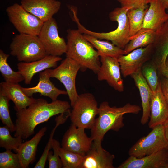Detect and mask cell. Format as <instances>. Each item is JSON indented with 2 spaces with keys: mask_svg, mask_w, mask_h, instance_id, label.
Returning a JSON list of instances; mask_svg holds the SVG:
<instances>
[{
  "mask_svg": "<svg viewBox=\"0 0 168 168\" xmlns=\"http://www.w3.org/2000/svg\"><path fill=\"white\" fill-rule=\"evenodd\" d=\"M70 104L57 100L48 103L43 98L35 99L26 108L16 110L14 136L26 139L35 133L37 125L48 121L54 116L70 111Z\"/></svg>",
  "mask_w": 168,
  "mask_h": 168,
  "instance_id": "1",
  "label": "cell"
},
{
  "mask_svg": "<svg viewBox=\"0 0 168 168\" xmlns=\"http://www.w3.org/2000/svg\"><path fill=\"white\" fill-rule=\"evenodd\" d=\"M138 105L128 103L122 107H111L107 101L102 102L99 106L98 116L91 129L93 141H102L110 130L119 131L124 125L123 115L126 114H138L141 110Z\"/></svg>",
  "mask_w": 168,
  "mask_h": 168,
  "instance_id": "2",
  "label": "cell"
},
{
  "mask_svg": "<svg viewBox=\"0 0 168 168\" xmlns=\"http://www.w3.org/2000/svg\"><path fill=\"white\" fill-rule=\"evenodd\" d=\"M67 32L66 57L77 62L82 72L88 69L97 74L101 65L97 51L77 29H69Z\"/></svg>",
  "mask_w": 168,
  "mask_h": 168,
  "instance_id": "3",
  "label": "cell"
},
{
  "mask_svg": "<svg viewBox=\"0 0 168 168\" xmlns=\"http://www.w3.org/2000/svg\"><path fill=\"white\" fill-rule=\"evenodd\" d=\"M132 7H123L116 8L109 14L110 19L118 22L117 28L115 30L108 32H97L90 31L85 28L80 23L77 16L72 20L77 24V30L82 33L93 36L100 40L111 41L115 45L124 49L130 40V26L127 13Z\"/></svg>",
  "mask_w": 168,
  "mask_h": 168,
  "instance_id": "4",
  "label": "cell"
},
{
  "mask_svg": "<svg viewBox=\"0 0 168 168\" xmlns=\"http://www.w3.org/2000/svg\"><path fill=\"white\" fill-rule=\"evenodd\" d=\"M10 54L21 62H30L48 55L38 36L19 33L12 39Z\"/></svg>",
  "mask_w": 168,
  "mask_h": 168,
  "instance_id": "5",
  "label": "cell"
},
{
  "mask_svg": "<svg viewBox=\"0 0 168 168\" xmlns=\"http://www.w3.org/2000/svg\"><path fill=\"white\" fill-rule=\"evenodd\" d=\"M72 107L69 116L71 123L78 128L91 129L98 115L99 109L94 95L90 93L79 95Z\"/></svg>",
  "mask_w": 168,
  "mask_h": 168,
  "instance_id": "6",
  "label": "cell"
},
{
  "mask_svg": "<svg viewBox=\"0 0 168 168\" xmlns=\"http://www.w3.org/2000/svg\"><path fill=\"white\" fill-rule=\"evenodd\" d=\"M152 129L147 136L140 138L130 148L128 151L129 156L140 158L168 149V141L163 125H158Z\"/></svg>",
  "mask_w": 168,
  "mask_h": 168,
  "instance_id": "7",
  "label": "cell"
},
{
  "mask_svg": "<svg viewBox=\"0 0 168 168\" xmlns=\"http://www.w3.org/2000/svg\"><path fill=\"white\" fill-rule=\"evenodd\" d=\"M6 12L10 21L19 33L38 35L44 22L21 4L15 3L8 6Z\"/></svg>",
  "mask_w": 168,
  "mask_h": 168,
  "instance_id": "8",
  "label": "cell"
},
{
  "mask_svg": "<svg viewBox=\"0 0 168 168\" xmlns=\"http://www.w3.org/2000/svg\"><path fill=\"white\" fill-rule=\"evenodd\" d=\"M79 65L74 60L68 57L54 69H49L50 77L58 80L65 87L72 107L77 99L78 94L76 86V78Z\"/></svg>",
  "mask_w": 168,
  "mask_h": 168,
  "instance_id": "9",
  "label": "cell"
},
{
  "mask_svg": "<svg viewBox=\"0 0 168 168\" xmlns=\"http://www.w3.org/2000/svg\"><path fill=\"white\" fill-rule=\"evenodd\" d=\"M38 36L47 55L59 56L65 54L67 43L60 36L57 22L53 17L44 22Z\"/></svg>",
  "mask_w": 168,
  "mask_h": 168,
  "instance_id": "10",
  "label": "cell"
},
{
  "mask_svg": "<svg viewBox=\"0 0 168 168\" xmlns=\"http://www.w3.org/2000/svg\"><path fill=\"white\" fill-rule=\"evenodd\" d=\"M85 130L71 123L63 136L61 147L85 156L91 148L93 140L87 135Z\"/></svg>",
  "mask_w": 168,
  "mask_h": 168,
  "instance_id": "11",
  "label": "cell"
},
{
  "mask_svg": "<svg viewBox=\"0 0 168 168\" xmlns=\"http://www.w3.org/2000/svg\"><path fill=\"white\" fill-rule=\"evenodd\" d=\"M100 57L101 65L96 74L98 80L106 81L114 89L123 92L124 90L123 81L118 58L106 56Z\"/></svg>",
  "mask_w": 168,
  "mask_h": 168,
  "instance_id": "12",
  "label": "cell"
},
{
  "mask_svg": "<svg viewBox=\"0 0 168 168\" xmlns=\"http://www.w3.org/2000/svg\"><path fill=\"white\" fill-rule=\"evenodd\" d=\"M154 46L153 44L136 49L118 58L121 74L124 77L131 76L141 69L149 59Z\"/></svg>",
  "mask_w": 168,
  "mask_h": 168,
  "instance_id": "13",
  "label": "cell"
},
{
  "mask_svg": "<svg viewBox=\"0 0 168 168\" xmlns=\"http://www.w3.org/2000/svg\"><path fill=\"white\" fill-rule=\"evenodd\" d=\"M102 141H93L91 148L85 155L81 168H114V156L104 149Z\"/></svg>",
  "mask_w": 168,
  "mask_h": 168,
  "instance_id": "14",
  "label": "cell"
},
{
  "mask_svg": "<svg viewBox=\"0 0 168 168\" xmlns=\"http://www.w3.org/2000/svg\"><path fill=\"white\" fill-rule=\"evenodd\" d=\"M20 3L26 10L44 22L53 18L61 6V2L56 0H21Z\"/></svg>",
  "mask_w": 168,
  "mask_h": 168,
  "instance_id": "15",
  "label": "cell"
},
{
  "mask_svg": "<svg viewBox=\"0 0 168 168\" xmlns=\"http://www.w3.org/2000/svg\"><path fill=\"white\" fill-rule=\"evenodd\" d=\"M168 120V105L162 90L161 82L152 96L150 104L149 128L164 125Z\"/></svg>",
  "mask_w": 168,
  "mask_h": 168,
  "instance_id": "16",
  "label": "cell"
},
{
  "mask_svg": "<svg viewBox=\"0 0 168 168\" xmlns=\"http://www.w3.org/2000/svg\"><path fill=\"white\" fill-rule=\"evenodd\" d=\"M168 160V149L140 158L130 156L118 168H164Z\"/></svg>",
  "mask_w": 168,
  "mask_h": 168,
  "instance_id": "17",
  "label": "cell"
},
{
  "mask_svg": "<svg viewBox=\"0 0 168 168\" xmlns=\"http://www.w3.org/2000/svg\"><path fill=\"white\" fill-rule=\"evenodd\" d=\"M62 59L60 56L48 55L35 61L21 62L17 64L18 71L23 77L25 83L29 84L35 74L47 69L56 67L58 62Z\"/></svg>",
  "mask_w": 168,
  "mask_h": 168,
  "instance_id": "18",
  "label": "cell"
},
{
  "mask_svg": "<svg viewBox=\"0 0 168 168\" xmlns=\"http://www.w3.org/2000/svg\"><path fill=\"white\" fill-rule=\"evenodd\" d=\"M49 69L40 72L39 82L36 86L29 88L21 87L22 90L27 96L32 97L33 94L39 93L54 101L57 100L59 96L67 95L66 91L58 88L50 81Z\"/></svg>",
  "mask_w": 168,
  "mask_h": 168,
  "instance_id": "19",
  "label": "cell"
},
{
  "mask_svg": "<svg viewBox=\"0 0 168 168\" xmlns=\"http://www.w3.org/2000/svg\"><path fill=\"white\" fill-rule=\"evenodd\" d=\"M160 0H153L145 15L142 28L158 31L168 20V14Z\"/></svg>",
  "mask_w": 168,
  "mask_h": 168,
  "instance_id": "20",
  "label": "cell"
},
{
  "mask_svg": "<svg viewBox=\"0 0 168 168\" xmlns=\"http://www.w3.org/2000/svg\"><path fill=\"white\" fill-rule=\"evenodd\" d=\"M0 93L7 96L14 103V109L20 110L26 108L35 100L32 97L27 96L23 91L18 83L6 82L0 84Z\"/></svg>",
  "mask_w": 168,
  "mask_h": 168,
  "instance_id": "21",
  "label": "cell"
},
{
  "mask_svg": "<svg viewBox=\"0 0 168 168\" xmlns=\"http://www.w3.org/2000/svg\"><path fill=\"white\" fill-rule=\"evenodd\" d=\"M131 76L133 78L140 93L142 109L141 123L144 125L148 121L150 118V104L153 92L143 76L141 69Z\"/></svg>",
  "mask_w": 168,
  "mask_h": 168,
  "instance_id": "22",
  "label": "cell"
},
{
  "mask_svg": "<svg viewBox=\"0 0 168 168\" xmlns=\"http://www.w3.org/2000/svg\"><path fill=\"white\" fill-rule=\"evenodd\" d=\"M46 127L42 128L30 140L23 143L17 153L19 155L22 168H28L34 162L38 146L45 134Z\"/></svg>",
  "mask_w": 168,
  "mask_h": 168,
  "instance_id": "23",
  "label": "cell"
},
{
  "mask_svg": "<svg viewBox=\"0 0 168 168\" xmlns=\"http://www.w3.org/2000/svg\"><path fill=\"white\" fill-rule=\"evenodd\" d=\"M156 32L148 29L142 28L130 39L124 50L126 54L140 48L154 44L156 37Z\"/></svg>",
  "mask_w": 168,
  "mask_h": 168,
  "instance_id": "24",
  "label": "cell"
},
{
  "mask_svg": "<svg viewBox=\"0 0 168 168\" xmlns=\"http://www.w3.org/2000/svg\"><path fill=\"white\" fill-rule=\"evenodd\" d=\"M84 37L97 49L100 56H106L118 58L125 54L124 49L115 45L108 41L102 40L93 36L86 34Z\"/></svg>",
  "mask_w": 168,
  "mask_h": 168,
  "instance_id": "25",
  "label": "cell"
},
{
  "mask_svg": "<svg viewBox=\"0 0 168 168\" xmlns=\"http://www.w3.org/2000/svg\"><path fill=\"white\" fill-rule=\"evenodd\" d=\"M156 40L153 44L158 50V68L165 67L166 59L168 56V20L156 32Z\"/></svg>",
  "mask_w": 168,
  "mask_h": 168,
  "instance_id": "26",
  "label": "cell"
},
{
  "mask_svg": "<svg viewBox=\"0 0 168 168\" xmlns=\"http://www.w3.org/2000/svg\"><path fill=\"white\" fill-rule=\"evenodd\" d=\"M147 5L138 8H132L127 12L130 26V37L133 36L142 29L145 15L148 9Z\"/></svg>",
  "mask_w": 168,
  "mask_h": 168,
  "instance_id": "27",
  "label": "cell"
},
{
  "mask_svg": "<svg viewBox=\"0 0 168 168\" xmlns=\"http://www.w3.org/2000/svg\"><path fill=\"white\" fill-rule=\"evenodd\" d=\"M9 54L0 50V72L5 82L18 83L24 80L22 74L18 71H13L7 63Z\"/></svg>",
  "mask_w": 168,
  "mask_h": 168,
  "instance_id": "28",
  "label": "cell"
},
{
  "mask_svg": "<svg viewBox=\"0 0 168 168\" xmlns=\"http://www.w3.org/2000/svg\"><path fill=\"white\" fill-rule=\"evenodd\" d=\"M10 131L5 126L0 127V147L6 150H13L17 152L23 143V139L20 137H12Z\"/></svg>",
  "mask_w": 168,
  "mask_h": 168,
  "instance_id": "29",
  "label": "cell"
},
{
  "mask_svg": "<svg viewBox=\"0 0 168 168\" xmlns=\"http://www.w3.org/2000/svg\"><path fill=\"white\" fill-rule=\"evenodd\" d=\"M59 155L63 168H81L85 156L64 149L61 147Z\"/></svg>",
  "mask_w": 168,
  "mask_h": 168,
  "instance_id": "30",
  "label": "cell"
},
{
  "mask_svg": "<svg viewBox=\"0 0 168 168\" xmlns=\"http://www.w3.org/2000/svg\"><path fill=\"white\" fill-rule=\"evenodd\" d=\"M68 118V117L67 115L64 113H62L55 118V119L56 122L55 126L51 132L48 142L46 145L41 156L35 166L34 168H44L45 167L48 153L50 149L52 148V142L55 131L58 126L63 124L66 121Z\"/></svg>",
  "mask_w": 168,
  "mask_h": 168,
  "instance_id": "31",
  "label": "cell"
},
{
  "mask_svg": "<svg viewBox=\"0 0 168 168\" xmlns=\"http://www.w3.org/2000/svg\"><path fill=\"white\" fill-rule=\"evenodd\" d=\"M10 100L7 96L0 93V119L10 132H13L15 131V126L10 116Z\"/></svg>",
  "mask_w": 168,
  "mask_h": 168,
  "instance_id": "32",
  "label": "cell"
},
{
  "mask_svg": "<svg viewBox=\"0 0 168 168\" xmlns=\"http://www.w3.org/2000/svg\"><path fill=\"white\" fill-rule=\"evenodd\" d=\"M0 168H22L18 153H14L10 150L0 153Z\"/></svg>",
  "mask_w": 168,
  "mask_h": 168,
  "instance_id": "33",
  "label": "cell"
},
{
  "mask_svg": "<svg viewBox=\"0 0 168 168\" xmlns=\"http://www.w3.org/2000/svg\"><path fill=\"white\" fill-rule=\"evenodd\" d=\"M154 64H149L143 66L141 68L142 75L153 92H155L159 82L157 73V67Z\"/></svg>",
  "mask_w": 168,
  "mask_h": 168,
  "instance_id": "34",
  "label": "cell"
},
{
  "mask_svg": "<svg viewBox=\"0 0 168 168\" xmlns=\"http://www.w3.org/2000/svg\"><path fill=\"white\" fill-rule=\"evenodd\" d=\"M59 142L53 139L52 142L51 148L53 152L49 151L47 160L49 162V168H63L62 163L59 155V150L61 147Z\"/></svg>",
  "mask_w": 168,
  "mask_h": 168,
  "instance_id": "35",
  "label": "cell"
},
{
  "mask_svg": "<svg viewBox=\"0 0 168 168\" xmlns=\"http://www.w3.org/2000/svg\"><path fill=\"white\" fill-rule=\"evenodd\" d=\"M121 5V7H132L133 8H138L147 5L153 0H116Z\"/></svg>",
  "mask_w": 168,
  "mask_h": 168,
  "instance_id": "36",
  "label": "cell"
},
{
  "mask_svg": "<svg viewBox=\"0 0 168 168\" xmlns=\"http://www.w3.org/2000/svg\"><path fill=\"white\" fill-rule=\"evenodd\" d=\"M161 82L162 92L168 105V79L164 77Z\"/></svg>",
  "mask_w": 168,
  "mask_h": 168,
  "instance_id": "37",
  "label": "cell"
},
{
  "mask_svg": "<svg viewBox=\"0 0 168 168\" xmlns=\"http://www.w3.org/2000/svg\"><path fill=\"white\" fill-rule=\"evenodd\" d=\"M161 74L165 78L168 79V56L166 59L164 67L158 68Z\"/></svg>",
  "mask_w": 168,
  "mask_h": 168,
  "instance_id": "38",
  "label": "cell"
},
{
  "mask_svg": "<svg viewBox=\"0 0 168 168\" xmlns=\"http://www.w3.org/2000/svg\"><path fill=\"white\" fill-rule=\"evenodd\" d=\"M165 135L168 141V120L164 125Z\"/></svg>",
  "mask_w": 168,
  "mask_h": 168,
  "instance_id": "39",
  "label": "cell"
},
{
  "mask_svg": "<svg viewBox=\"0 0 168 168\" xmlns=\"http://www.w3.org/2000/svg\"><path fill=\"white\" fill-rule=\"evenodd\" d=\"M165 9H168V0H160Z\"/></svg>",
  "mask_w": 168,
  "mask_h": 168,
  "instance_id": "40",
  "label": "cell"
},
{
  "mask_svg": "<svg viewBox=\"0 0 168 168\" xmlns=\"http://www.w3.org/2000/svg\"><path fill=\"white\" fill-rule=\"evenodd\" d=\"M164 168H168V161H167L165 164Z\"/></svg>",
  "mask_w": 168,
  "mask_h": 168,
  "instance_id": "41",
  "label": "cell"
},
{
  "mask_svg": "<svg viewBox=\"0 0 168 168\" xmlns=\"http://www.w3.org/2000/svg\"></svg>",
  "mask_w": 168,
  "mask_h": 168,
  "instance_id": "42",
  "label": "cell"
}]
</instances>
